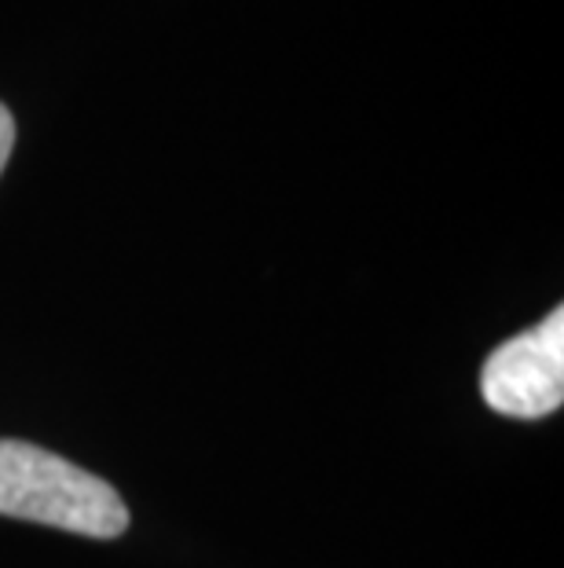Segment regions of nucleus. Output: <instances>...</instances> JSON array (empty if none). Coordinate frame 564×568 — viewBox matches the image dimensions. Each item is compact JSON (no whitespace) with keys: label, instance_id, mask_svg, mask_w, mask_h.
Instances as JSON below:
<instances>
[{"label":"nucleus","instance_id":"1","mask_svg":"<svg viewBox=\"0 0 564 568\" xmlns=\"http://www.w3.org/2000/svg\"><path fill=\"white\" fill-rule=\"evenodd\" d=\"M0 514L92 539L129 528V506L106 480L22 440H0Z\"/></svg>","mask_w":564,"mask_h":568},{"label":"nucleus","instance_id":"2","mask_svg":"<svg viewBox=\"0 0 564 568\" xmlns=\"http://www.w3.org/2000/svg\"><path fill=\"white\" fill-rule=\"evenodd\" d=\"M480 393L491 410L506 418H546L564 400V312L510 337L488 356Z\"/></svg>","mask_w":564,"mask_h":568},{"label":"nucleus","instance_id":"3","mask_svg":"<svg viewBox=\"0 0 564 568\" xmlns=\"http://www.w3.org/2000/svg\"><path fill=\"white\" fill-rule=\"evenodd\" d=\"M11 148H16V118L0 103V173H4V165L11 159Z\"/></svg>","mask_w":564,"mask_h":568}]
</instances>
